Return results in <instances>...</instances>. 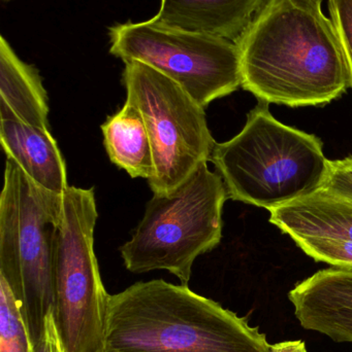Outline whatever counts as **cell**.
<instances>
[{
	"instance_id": "6da1fadb",
	"label": "cell",
	"mask_w": 352,
	"mask_h": 352,
	"mask_svg": "<svg viewBox=\"0 0 352 352\" xmlns=\"http://www.w3.org/2000/svg\"><path fill=\"white\" fill-rule=\"evenodd\" d=\"M236 43L242 88L262 102L318 107L336 100L351 87L322 0H267Z\"/></svg>"
},
{
	"instance_id": "7a4b0ae2",
	"label": "cell",
	"mask_w": 352,
	"mask_h": 352,
	"mask_svg": "<svg viewBox=\"0 0 352 352\" xmlns=\"http://www.w3.org/2000/svg\"><path fill=\"white\" fill-rule=\"evenodd\" d=\"M271 344L220 304L163 279L110 296L105 352H269Z\"/></svg>"
},
{
	"instance_id": "3957f363",
	"label": "cell",
	"mask_w": 352,
	"mask_h": 352,
	"mask_svg": "<svg viewBox=\"0 0 352 352\" xmlns=\"http://www.w3.org/2000/svg\"><path fill=\"white\" fill-rule=\"evenodd\" d=\"M210 160L229 199L268 210L318 190L329 162L320 138L281 123L262 101L239 134L216 142Z\"/></svg>"
},
{
	"instance_id": "277c9868",
	"label": "cell",
	"mask_w": 352,
	"mask_h": 352,
	"mask_svg": "<svg viewBox=\"0 0 352 352\" xmlns=\"http://www.w3.org/2000/svg\"><path fill=\"white\" fill-rule=\"evenodd\" d=\"M227 198L222 178L208 162L172 192L153 195L132 239L120 248L126 269L169 271L188 285L194 261L220 243Z\"/></svg>"
},
{
	"instance_id": "5b68a950",
	"label": "cell",
	"mask_w": 352,
	"mask_h": 352,
	"mask_svg": "<svg viewBox=\"0 0 352 352\" xmlns=\"http://www.w3.org/2000/svg\"><path fill=\"white\" fill-rule=\"evenodd\" d=\"M63 194L35 184L6 158L0 195V275L14 287L34 344L54 309V238Z\"/></svg>"
},
{
	"instance_id": "8992f818",
	"label": "cell",
	"mask_w": 352,
	"mask_h": 352,
	"mask_svg": "<svg viewBox=\"0 0 352 352\" xmlns=\"http://www.w3.org/2000/svg\"><path fill=\"white\" fill-rule=\"evenodd\" d=\"M94 188L68 186L54 238V318L65 352H105L109 294L94 254Z\"/></svg>"
},
{
	"instance_id": "52a82bcc",
	"label": "cell",
	"mask_w": 352,
	"mask_h": 352,
	"mask_svg": "<svg viewBox=\"0 0 352 352\" xmlns=\"http://www.w3.org/2000/svg\"><path fill=\"white\" fill-rule=\"evenodd\" d=\"M127 99L144 118L154 173L148 179L154 194H167L210 161L215 142L205 109L183 88L154 68L127 62L122 74Z\"/></svg>"
},
{
	"instance_id": "ba28073f",
	"label": "cell",
	"mask_w": 352,
	"mask_h": 352,
	"mask_svg": "<svg viewBox=\"0 0 352 352\" xmlns=\"http://www.w3.org/2000/svg\"><path fill=\"white\" fill-rule=\"evenodd\" d=\"M110 53L124 63L138 61L154 68L183 88L206 109L242 87L237 43L155 22L114 25Z\"/></svg>"
},
{
	"instance_id": "9c48e42d",
	"label": "cell",
	"mask_w": 352,
	"mask_h": 352,
	"mask_svg": "<svg viewBox=\"0 0 352 352\" xmlns=\"http://www.w3.org/2000/svg\"><path fill=\"white\" fill-rule=\"evenodd\" d=\"M295 316L305 330L335 342L352 343V269L318 271L289 293Z\"/></svg>"
},
{
	"instance_id": "30bf717a",
	"label": "cell",
	"mask_w": 352,
	"mask_h": 352,
	"mask_svg": "<svg viewBox=\"0 0 352 352\" xmlns=\"http://www.w3.org/2000/svg\"><path fill=\"white\" fill-rule=\"evenodd\" d=\"M0 140L6 158L14 160L35 184L56 194L68 190L65 162L50 130L25 124L0 107Z\"/></svg>"
},
{
	"instance_id": "8fae6325",
	"label": "cell",
	"mask_w": 352,
	"mask_h": 352,
	"mask_svg": "<svg viewBox=\"0 0 352 352\" xmlns=\"http://www.w3.org/2000/svg\"><path fill=\"white\" fill-rule=\"evenodd\" d=\"M270 223L293 241L329 239L352 243V201L318 188L271 209Z\"/></svg>"
},
{
	"instance_id": "7c38bea8",
	"label": "cell",
	"mask_w": 352,
	"mask_h": 352,
	"mask_svg": "<svg viewBox=\"0 0 352 352\" xmlns=\"http://www.w3.org/2000/svg\"><path fill=\"white\" fill-rule=\"evenodd\" d=\"M152 20L231 41L243 34L267 0H161Z\"/></svg>"
},
{
	"instance_id": "4fadbf2b",
	"label": "cell",
	"mask_w": 352,
	"mask_h": 352,
	"mask_svg": "<svg viewBox=\"0 0 352 352\" xmlns=\"http://www.w3.org/2000/svg\"><path fill=\"white\" fill-rule=\"evenodd\" d=\"M0 107L25 124L49 129V98L39 70L22 61L0 37Z\"/></svg>"
},
{
	"instance_id": "5bb4252c",
	"label": "cell",
	"mask_w": 352,
	"mask_h": 352,
	"mask_svg": "<svg viewBox=\"0 0 352 352\" xmlns=\"http://www.w3.org/2000/svg\"><path fill=\"white\" fill-rule=\"evenodd\" d=\"M103 146L110 160L132 178L152 177V148L144 118L138 107L126 101L101 125Z\"/></svg>"
},
{
	"instance_id": "9a60e30c",
	"label": "cell",
	"mask_w": 352,
	"mask_h": 352,
	"mask_svg": "<svg viewBox=\"0 0 352 352\" xmlns=\"http://www.w3.org/2000/svg\"><path fill=\"white\" fill-rule=\"evenodd\" d=\"M21 302L10 281L0 275V352H32Z\"/></svg>"
},
{
	"instance_id": "2e32d148",
	"label": "cell",
	"mask_w": 352,
	"mask_h": 352,
	"mask_svg": "<svg viewBox=\"0 0 352 352\" xmlns=\"http://www.w3.org/2000/svg\"><path fill=\"white\" fill-rule=\"evenodd\" d=\"M296 243L316 262L336 268L352 269V243L329 239H304Z\"/></svg>"
},
{
	"instance_id": "e0dca14e",
	"label": "cell",
	"mask_w": 352,
	"mask_h": 352,
	"mask_svg": "<svg viewBox=\"0 0 352 352\" xmlns=\"http://www.w3.org/2000/svg\"><path fill=\"white\" fill-rule=\"evenodd\" d=\"M331 20L342 47L352 88V0H328Z\"/></svg>"
},
{
	"instance_id": "ac0fdd59",
	"label": "cell",
	"mask_w": 352,
	"mask_h": 352,
	"mask_svg": "<svg viewBox=\"0 0 352 352\" xmlns=\"http://www.w3.org/2000/svg\"><path fill=\"white\" fill-rule=\"evenodd\" d=\"M320 188L352 201V156L329 160L326 177Z\"/></svg>"
},
{
	"instance_id": "d6986e66",
	"label": "cell",
	"mask_w": 352,
	"mask_h": 352,
	"mask_svg": "<svg viewBox=\"0 0 352 352\" xmlns=\"http://www.w3.org/2000/svg\"><path fill=\"white\" fill-rule=\"evenodd\" d=\"M32 352H65L58 334L53 311L45 318L43 332L39 340L33 344Z\"/></svg>"
},
{
	"instance_id": "ffe728a7",
	"label": "cell",
	"mask_w": 352,
	"mask_h": 352,
	"mask_svg": "<svg viewBox=\"0 0 352 352\" xmlns=\"http://www.w3.org/2000/svg\"><path fill=\"white\" fill-rule=\"evenodd\" d=\"M269 352H308L304 341H285L270 346Z\"/></svg>"
},
{
	"instance_id": "44dd1931",
	"label": "cell",
	"mask_w": 352,
	"mask_h": 352,
	"mask_svg": "<svg viewBox=\"0 0 352 352\" xmlns=\"http://www.w3.org/2000/svg\"><path fill=\"white\" fill-rule=\"evenodd\" d=\"M2 2H10L12 1V0H1Z\"/></svg>"
}]
</instances>
